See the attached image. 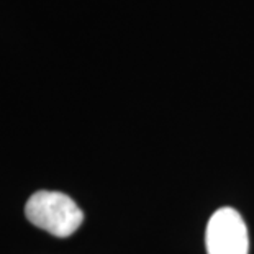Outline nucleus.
Here are the masks:
<instances>
[{"label":"nucleus","instance_id":"obj_1","mask_svg":"<svg viewBox=\"0 0 254 254\" xmlns=\"http://www.w3.org/2000/svg\"><path fill=\"white\" fill-rule=\"evenodd\" d=\"M25 215L35 226L58 238L71 236L84 221L82 210L71 197L51 190L33 193L26 202Z\"/></svg>","mask_w":254,"mask_h":254},{"label":"nucleus","instance_id":"obj_2","mask_svg":"<svg viewBox=\"0 0 254 254\" xmlns=\"http://www.w3.org/2000/svg\"><path fill=\"white\" fill-rule=\"evenodd\" d=\"M205 245L208 254H248L246 223L235 208L217 210L207 225Z\"/></svg>","mask_w":254,"mask_h":254}]
</instances>
